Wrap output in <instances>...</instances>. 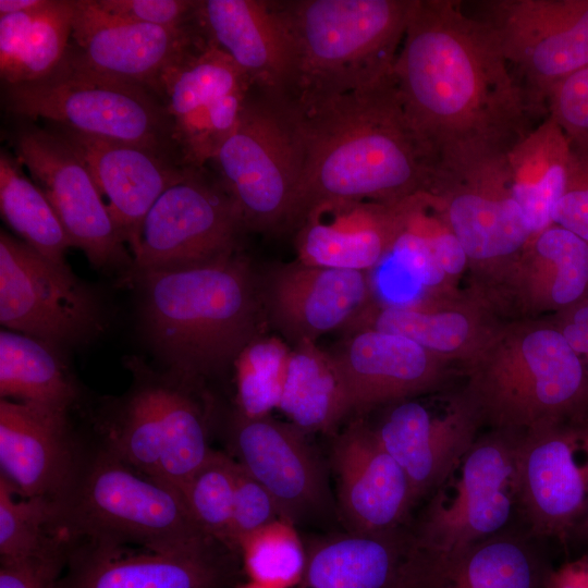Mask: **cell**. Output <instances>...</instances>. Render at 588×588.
<instances>
[{
    "mask_svg": "<svg viewBox=\"0 0 588 588\" xmlns=\"http://www.w3.org/2000/svg\"><path fill=\"white\" fill-rule=\"evenodd\" d=\"M1 100L7 112L24 120L44 119L57 127L182 159L161 97L142 84L87 65L71 46L48 76L2 86Z\"/></svg>",
    "mask_w": 588,
    "mask_h": 588,
    "instance_id": "6",
    "label": "cell"
},
{
    "mask_svg": "<svg viewBox=\"0 0 588 588\" xmlns=\"http://www.w3.org/2000/svg\"><path fill=\"white\" fill-rule=\"evenodd\" d=\"M553 222L588 242V150L572 149L565 191Z\"/></svg>",
    "mask_w": 588,
    "mask_h": 588,
    "instance_id": "45",
    "label": "cell"
},
{
    "mask_svg": "<svg viewBox=\"0 0 588 588\" xmlns=\"http://www.w3.org/2000/svg\"><path fill=\"white\" fill-rule=\"evenodd\" d=\"M94 548L72 560L54 588H217L222 577L210 546L134 555Z\"/></svg>",
    "mask_w": 588,
    "mask_h": 588,
    "instance_id": "28",
    "label": "cell"
},
{
    "mask_svg": "<svg viewBox=\"0 0 588 588\" xmlns=\"http://www.w3.org/2000/svg\"><path fill=\"white\" fill-rule=\"evenodd\" d=\"M244 229L219 179L195 170L168 188L148 211L132 252L130 280L137 273L186 269L233 256L240 252Z\"/></svg>",
    "mask_w": 588,
    "mask_h": 588,
    "instance_id": "9",
    "label": "cell"
},
{
    "mask_svg": "<svg viewBox=\"0 0 588 588\" xmlns=\"http://www.w3.org/2000/svg\"><path fill=\"white\" fill-rule=\"evenodd\" d=\"M231 440L236 462L275 499L292 522L319 510L327 500L322 470L304 432L270 415H235Z\"/></svg>",
    "mask_w": 588,
    "mask_h": 588,
    "instance_id": "20",
    "label": "cell"
},
{
    "mask_svg": "<svg viewBox=\"0 0 588 588\" xmlns=\"http://www.w3.org/2000/svg\"><path fill=\"white\" fill-rule=\"evenodd\" d=\"M211 162L246 229L293 226L304 151L285 100L253 88Z\"/></svg>",
    "mask_w": 588,
    "mask_h": 588,
    "instance_id": "7",
    "label": "cell"
},
{
    "mask_svg": "<svg viewBox=\"0 0 588 588\" xmlns=\"http://www.w3.org/2000/svg\"><path fill=\"white\" fill-rule=\"evenodd\" d=\"M430 243L434 257L445 274H456L463 270L467 255L452 232L443 210L431 233Z\"/></svg>",
    "mask_w": 588,
    "mask_h": 588,
    "instance_id": "47",
    "label": "cell"
},
{
    "mask_svg": "<svg viewBox=\"0 0 588 588\" xmlns=\"http://www.w3.org/2000/svg\"><path fill=\"white\" fill-rule=\"evenodd\" d=\"M405 113L439 163L506 152L535 107L490 27L451 0H414L393 65Z\"/></svg>",
    "mask_w": 588,
    "mask_h": 588,
    "instance_id": "1",
    "label": "cell"
},
{
    "mask_svg": "<svg viewBox=\"0 0 588 588\" xmlns=\"http://www.w3.org/2000/svg\"><path fill=\"white\" fill-rule=\"evenodd\" d=\"M342 514L357 534H383L403 528L414 506L409 481L373 429L352 422L336 439L332 453Z\"/></svg>",
    "mask_w": 588,
    "mask_h": 588,
    "instance_id": "19",
    "label": "cell"
},
{
    "mask_svg": "<svg viewBox=\"0 0 588 588\" xmlns=\"http://www.w3.org/2000/svg\"><path fill=\"white\" fill-rule=\"evenodd\" d=\"M345 336L329 353L351 412L401 399L433 379L429 351L405 336L376 329H360Z\"/></svg>",
    "mask_w": 588,
    "mask_h": 588,
    "instance_id": "27",
    "label": "cell"
},
{
    "mask_svg": "<svg viewBox=\"0 0 588 588\" xmlns=\"http://www.w3.org/2000/svg\"><path fill=\"white\" fill-rule=\"evenodd\" d=\"M492 30L531 105L588 66V0H492L481 4Z\"/></svg>",
    "mask_w": 588,
    "mask_h": 588,
    "instance_id": "12",
    "label": "cell"
},
{
    "mask_svg": "<svg viewBox=\"0 0 588 588\" xmlns=\"http://www.w3.org/2000/svg\"><path fill=\"white\" fill-rule=\"evenodd\" d=\"M75 0H48L33 11L0 16L2 86L41 79L69 49Z\"/></svg>",
    "mask_w": 588,
    "mask_h": 588,
    "instance_id": "31",
    "label": "cell"
},
{
    "mask_svg": "<svg viewBox=\"0 0 588 588\" xmlns=\"http://www.w3.org/2000/svg\"><path fill=\"white\" fill-rule=\"evenodd\" d=\"M563 544L568 548H576L579 552L577 556H588V501L581 517L573 527Z\"/></svg>",
    "mask_w": 588,
    "mask_h": 588,
    "instance_id": "50",
    "label": "cell"
},
{
    "mask_svg": "<svg viewBox=\"0 0 588 588\" xmlns=\"http://www.w3.org/2000/svg\"><path fill=\"white\" fill-rule=\"evenodd\" d=\"M253 85L223 51L203 35L163 73L159 96L173 125L184 163L204 169L235 127Z\"/></svg>",
    "mask_w": 588,
    "mask_h": 588,
    "instance_id": "13",
    "label": "cell"
},
{
    "mask_svg": "<svg viewBox=\"0 0 588 588\" xmlns=\"http://www.w3.org/2000/svg\"><path fill=\"white\" fill-rule=\"evenodd\" d=\"M516 471L523 527L564 543L588 501V417L523 432Z\"/></svg>",
    "mask_w": 588,
    "mask_h": 588,
    "instance_id": "14",
    "label": "cell"
},
{
    "mask_svg": "<svg viewBox=\"0 0 588 588\" xmlns=\"http://www.w3.org/2000/svg\"><path fill=\"white\" fill-rule=\"evenodd\" d=\"M0 321L58 351L102 330L95 294L61 267L3 230L0 233Z\"/></svg>",
    "mask_w": 588,
    "mask_h": 588,
    "instance_id": "10",
    "label": "cell"
},
{
    "mask_svg": "<svg viewBox=\"0 0 588 588\" xmlns=\"http://www.w3.org/2000/svg\"><path fill=\"white\" fill-rule=\"evenodd\" d=\"M236 461L211 451L182 489L188 511L211 540L228 547L233 514Z\"/></svg>",
    "mask_w": 588,
    "mask_h": 588,
    "instance_id": "40",
    "label": "cell"
},
{
    "mask_svg": "<svg viewBox=\"0 0 588 588\" xmlns=\"http://www.w3.org/2000/svg\"><path fill=\"white\" fill-rule=\"evenodd\" d=\"M522 352L525 371L498 375L494 383L509 415L539 425L588 417V368L561 330L529 333Z\"/></svg>",
    "mask_w": 588,
    "mask_h": 588,
    "instance_id": "21",
    "label": "cell"
},
{
    "mask_svg": "<svg viewBox=\"0 0 588 588\" xmlns=\"http://www.w3.org/2000/svg\"><path fill=\"white\" fill-rule=\"evenodd\" d=\"M130 282L139 290L147 340L189 385L233 365L264 334L260 278L240 252L197 267L137 273Z\"/></svg>",
    "mask_w": 588,
    "mask_h": 588,
    "instance_id": "3",
    "label": "cell"
},
{
    "mask_svg": "<svg viewBox=\"0 0 588 588\" xmlns=\"http://www.w3.org/2000/svg\"><path fill=\"white\" fill-rule=\"evenodd\" d=\"M412 531L351 532L321 541L307 551L295 588H407Z\"/></svg>",
    "mask_w": 588,
    "mask_h": 588,
    "instance_id": "29",
    "label": "cell"
},
{
    "mask_svg": "<svg viewBox=\"0 0 588 588\" xmlns=\"http://www.w3.org/2000/svg\"><path fill=\"white\" fill-rule=\"evenodd\" d=\"M534 236L537 254L553 266L551 301L573 307L588 298V242L558 224Z\"/></svg>",
    "mask_w": 588,
    "mask_h": 588,
    "instance_id": "41",
    "label": "cell"
},
{
    "mask_svg": "<svg viewBox=\"0 0 588 588\" xmlns=\"http://www.w3.org/2000/svg\"><path fill=\"white\" fill-rule=\"evenodd\" d=\"M549 588H588V556L568 559L554 567Z\"/></svg>",
    "mask_w": 588,
    "mask_h": 588,
    "instance_id": "49",
    "label": "cell"
},
{
    "mask_svg": "<svg viewBox=\"0 0 588 588\" xmlns=\"http://www.w3.org/2000/svg\"><path fill=\"white\" fill-rule=\"evenodd\" d=\"M561 331L588 368V298L572 307Z\"/></svg>",
    "mask_w": 588,
    "mask_h": 588,
    "instance_id": "48",
    "label": "cell"
},
{
    "mask_svg": "<svg viewBox=\"0 0 588 588\" xmlns=\"http://www.w3.org/2000/svg\"><path fill=\"white\" fill-rule=\"evenodd\" d=\"M414 0L275 1L294 72L286 101L356 90L393 72Z\"/></svg>",
    "mask_w": 588,
    "mask_h": 588,
    "instance_id": "4",
    "label": "cell"
},
{
    "mask_svg": "<svg viewBox=\"0 0 588 588\" xmlns=\"http://www.w3.org/2000/svg\"><path fill=\"white\" fill-rule=\"evenodd\" d=\"M471 415L433 418L415 401L393 406L373 429L387 452L404 470L414 504L431 497L455 470L475 442Z\"/></svg>",
    "mask_w": 588,
    "mask_h": 588,
    "instance_id": "26",
    "label": "cell"
},
{
    "mask_svg": "<svg viewBox=\"0 0 588 588\" xmlns=\"http://www.w3.org/2000/svg\"><path fill=\"white\" fill-rule=\"evenodd\" d=\"M16 489L0 476V555L17 560L41 554L63 544L54 535L53 503L46 498L16 500Z\"/></svg>",
    "mask_w": 588,
    "mask_h": 588,
    "instance_id": "39",
    "label": "cell"
},
{
    "mask_svg": "<svg viewBox=\"0 0 588 588\" xmlns=\"http://www.w3.org/2000/svg\"><path fill=\"white\" fill-rule=\"evenodd\" d=\"M188 387L172 373L166 378L163 448L155 477L181 492L212 451L204 417Z\"/></svg>",
    "mask_w": 588,
    "mask_h": 588,
    "instance_id": "35",
    "label": "cell"
},
{
    "mask_svg": "<svg viewBox=\"0 0 588 588\" xmlns=\"http://www.w3.org/2000/svg\"><path fill=\"white\" fill-rule=\"evenodd\" d=\"M283 518L286 519L272 494L237 463L228 547L238 550L252 534Z\"/></svg>",
    "mask_w": 588,
    "mask_h": 588,
    "instance_id": "42",
    "label": "cell"
},
{
    "mask_svg": "<svg viewBox=\"0 0 588 588\" xmlns=\"http://www.w3.org/2000/svg\"><path fill=\"white\" fill-rule=\"evenodd\" d=\"M63 544L17 560H2L0 588H54L64 562Z\"/></svg>",
    "mask_w": 588,
    "mask_h": 588,
    "instance_id": "46",
    "label": "cell"
},
{
    "mask_svg": "<svg viewBox=\"0 0 588 588\" xmlns=\"http://www.w3.org/2000/svg\"><path fill=\"white\" fill-rule=\"evenodd\" d=\"M47 2L48 0H0V16L33 11Z\"/></svg>",
    "mask_w": 588,
    "mask_h": 588,
    "instance_id": "51",
    "label": "cell"
},
{
    "mask_svg": "<svg viewBox=\"0 0 588 588\" xmlns=\"http://www.w3.org/2000/svg\"><path fill=\"white\" fill-rule=\"evenodd\" d=\"M53 502V528L93 539L97 547L136 543L152 552L210 546L182 492L146 476L112 451L75 475Z\"/></svg>",
    "mask_w": 588,
    "mask_h": 588,
    "instance_id": "5",
    "label": "cell"
},
{
    "mask_svg": "<svg viewBox=\"0 0 588 588\" xmlns=\"http://www.w3.org/2000/svg\"><path fill=\"white\" fill-rule=\"evenodd\" d=\"M197 20L205 38L236 63L254 89L289 96L293 48L275 1L199 0Z\"/></svg>",
    "mask_w": 588,
    "mask_h": 588,
    "instance_id": "22",
    "label": "cell"
},
{
    "mask_svg": "<svg viewBox=\"0 0 588 588\" xmlns=\"http://www.w3.org/2000/svg\"><path fill=\"white\" fill-rule=\"evenodd\" d=\"M546 102L548 115L563 128L572 146L588 150V66L554 85Z\"/></svg>",
    "mask_w": 588,
    "mask_h": 588,
    "instance_id": "43",
    "label": "cell"
},
{
    "mask_svg": "<svg viewBox=\"0 0 588 588\" xmlns=\"http://www.w3.org/2000/svg\"><path fill=\"white\" fill-rule=\"evenodd\" d=\"M572 143L547 115L506 152L513 196L536 235L554 224L553 216L567 181Z\"/></svg>",
    "mask_w": 588,
    "mask_h": 588,
    "instance_id": "30",
    "label": "cell"
},
{
    "mask_svg": "<svg viewBox=\"0 0 588 588\" xmlns=\"http://www.w3.org/2000/svg\"><path fill=\"white\" fill-rule=\"evenodd\" d=\"M290 355L291 348L281 339L264 334L243 348L233 363L236 414L258 418L278 408Z\"/></svg>",
    "mask_w": 588,
    "mask_h": 588,
    "instance_id": "36",
    "label": "cell"
},
{
    "mask_svg": "<svg viewBox=\"0 0 588 588\" xmlns=\"http://www.w3.org/2000/svg\"><path fill=\"white\" fill-rule=\"evenodd\" d=\"M14 156L30 173L59 217L72 246L89 262L128 280L133 257L75 149L54 130L23 122L12 133Z\"/></svg>",
    "mask_w": 588,
    "mask_h": 588,
    "instance_id": "11",
    "label": "cell"
},
{
    "mask_svg": "<svg viewBox=\"0 0 588 588\" xmlns=\"http://www.w3.org/2000/svg\"><path fill=\"white\" fill-rule=\"evenodd\" d=\"M506 152L466 157L434 168L428 191L438 198L469 258L511 255L534 236L513 196Z\"/></svg>",
    "mask_w": 588,
    "mask_h": 588,
    "instance_id": "15",
    "label": "cell"
},
{
    "mask_svg": "<svg viewBox=\"0 0 588 588\" xmlns=\"http://www.w3.org/2000/svg\"><path fill=\"white\" fill-rule=\"evenodd\" d=\"M360 329L399 334L427 351L450 352L465 342L469 324L458 313H427L396 305L375 308L369 304L344 331Z\"/></svg>",
    "mask_w": 588,
    "mask_h": 588,
    "instance_id": "37",
    "label": "cell"
},
{
    "mask_svg": "<svg viewBox=\"0 0 588 588\" xmlns=\"http://www.w3.org/2000/svg\"><path fill=\"white\" fill-rule=\"evenodd\" d=\"M0 395L66 414L76 390L57 348L33 336L1 330Z\"/></svg>",
    "mask_w": 588,
    "mask_h": 588,
    "instance_id": "33",
    "label": "cell"
},
{
    "mask_svg": "<svg viewBox=\"0 0 588 588\" xmlns=\"http://www.w3.org/2000/svg\"><path fill=\"white\" fill-rule=\"evenodd\" d=\"M15 156L0 152V210L21 238L52 262L70 268L65 254L72 243L44 192L22 171Z\"/></svg>",
    "mask_w": 588,
    "mask_h": 588,
    "instance_id": "34",
    "label": "cell"
},
{
    "mask_svg": "<svg viewBox=\"0 0 588 588\" xmlns=\"http://www.w3.org/2000/svg\"><path fill=\"white\" fill-rule=\"evenodd\" d=\"M260 285L267 320L294 345L344 330L370 304L366 271L296 260L270 269Z\"/></svg>",
    "mask_w": 588,
    "mask_h": 588,
    "instance_id": "16",
    "label": "cell"
},
{
    "mask_svg": "<svg viewBox=\"0 0 588 588\" xmlns=\"http://www.w3.org/2000/svg\"><path fill=\"white\" fill-rule=\"evenodd\" d=\"M102 12L122 20L164 27H186L197 21L195 0H93Z\"/></svg>",
    "mask_w": 588,
    "mask_h": 588,
    "instance_id": "44",
    "label": "cell"
},
{
    "mask_svg": "<svg viewBox=\"0 0 588 588\" xmlns=\"http://www.w3.org/2000/svg\"><path fill=\"white\" fill-rule=\"evenodd\" d=\"M278 409L303 432L328 431L351 412L329 351L311 341L294 345Z\"/></svg>",
    "mask_w": 588,
    "mask_h": 588,
    "instance_id": "32",
    "label": "cell"
},
{
    "mask_svg": "<svg viewBox=\"0 0 588 588\" xmlns=\"http://www.w3.org/2000/svg\"><path fill=\"white\" fill-rule=\"evenodd\" d=\"M248 580L271 588H295L305 572L307 551L293 523L279 519L240 546Z\"/></svg>",
    "mask_w": 588,
    "mask_h": 588,
    "instance_id": "38",
    "label": "cell"
},
{
    "mask_svg": "<svg viewBox=\"0 0 588 588\" xmlns=\"http://www.w3.org/2000/svg\"><path fill=\"white\" fill-rule=\"evenodd\" d=\"M396 204L330 200L311 206L296 225L297 260L345 270L373 268L394 236Z\"/></svg>",
    "mask_w": 588,
    "mask_h": 588,
    "instance_id": "25",
    "label": "cell"
},
{
    "mask_svg": "<svg viewBox=\"0 0 588 588\" xmlns=\"http://www.w3.org/2000/svg\"><path fill=\"white\" fill-rule=\"evenodd\" d=\"M514 527L451 552L417 547L414 588H549L542 540Z\"/></svg>",
    "mask_w": 588,
    "mask_h": 588,
    "instance_id": "23",
    "label": "cell"
},
{
    "mask_svg": "<svg viewBox=\"0 0 588 588\" xmlns=\"http://www.w3.org/2000/svg\"><path fill=\"white\" fill-rule=\"evenodd\" d=\"M286 102L304 151L293 228L318 203L392 205L429 189L434 162L405 113L393 72L356 90Z\"/></svg>",
    "mask_w": 588,
    "mask_h": 588,
    "instance_id": "2",
    "label": "cell"
},
{
    "mask_svg": "<svg viewBox=\"0 0 588 588\" xmlns=\"http://www.w3.org/2000/svg\"><path fill=\"white\" fill-rule=\"evenodd\" d=\"M522 436L501 428L475 440L411 530L418 547L451 552L522 522L516 471Z\"/></svg>",
    "mask_w": 588,
    "mask_h": 588,
    "instance_id": "8",
    "label": "cell"
},
{
    "mask_svg": "<svg viewBox=\"0 0 588 588\" xmlns=\"http://www.w3.org/2000/svg\"><path fill=\"white\" fill-rule=\"evenodd\" d=\"M89 169L131 254L144 219L158 198L195 170L171 152L54 127Z\"/></svg>",
    "mask_w": 588,
    "mask_h": 588,
    "instance_id": "17",
    "label": "cell"
},
{
    "mask_svg": "<svg viewBox=\"0 0 588 588\" xmlns=\"http://www.w3.org/2000/svg\"><path fill=\"white\" fill-rule=\"evenodd\" d=\"M238 588H271L254 581L248 580L246 584L241 585Z\"/></svg>",
    "mask_w": 588,
    "mask_h": 588,
    "instance_id": "52",
    "label": "cell"
},
{
    "mask_svg": "<svg viewBox=\"0 0 588 588\" xmlns=\"http://www.w3.org/2000/svg\"><path fill=\"white\" fill-rule=\"evenodd\" d=\"M0 464L24 498H60L76 475L66 414L0 401Z\"/></svg>",
    "mask_w": 588,
    "mask_h": 588,
    "instance_id": "24",
    "label": "cell"
},
{
    "mask_svg": "<svg viewBox=\"0 0 588 588\" xmlns=\"http://www.w3.org/2000/svg\"><path fill=\"white\" fill-rule=\"evenodd\" d=\"M201 36L198 21L186 27L139 24L75 0L71 46L87 65L142 84L159 95L160 79Z\"/></svg>",
    "mask_w": 588,
    "mask_h": 588,
    "instance_id": "18",
    "label": "cell"
}]
</instances>
